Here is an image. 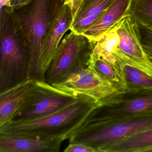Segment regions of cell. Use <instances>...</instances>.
<instances>
[{
	"label": "cell",
	"instance_id": "obj_1",
	"mask_svg": "<svg viewBox=\"0 0 152 152\" xmlns=\"http://www.w3.org/2000/svg\"><path fill=\"white\" fill-rule=\"evenodd\" d=\"M99 102L86 97L64 108L42 117L12 121L0 127V134H23L69 139Z\"/></svg>",
	"mask_w": 152,
	"mask_h": 152
},
{
	"label": "cell",
	"instance_id": "obj_2",
	"mask_svg": "<svg viewBox=\"0 0 152 152\" xmlns=\"http://www.w3.org/2000/svg\"><path fill=\"white\" fill-rule=\"evenodd\" d=\"M0 92L30 80L27 40L12 13L0 17Z\"/></svg>",
	"mask_w": 152,
	"mask_h": 152
},
{
	"label": "cell",
	"instance_id": "obj_3",
	"mask_svg": "<svg viewBox=\"0 0 152 152\" xmlns=\"http://www.w3.org/2000/svg\"><path fill=\"white\" fill-rule=\"evenodd\" d=\"M64 0H33L13 14L27 40L30 53V79L46 81L42 59L43 42Z\"/></svg>",
	"mask_w": 152,
	"mask_h": 152
},
{
	"label": "cell",
	"instance_id": "obj_4",
	"mask_svg": "<svg viewBox=\"0 0 152 152\" xmlns=\"http://www.w3.org/2000/svg\"><path fill=\"white\" fill-rule=\"evenodd\" d=\"M152 127V114L138 115L114 120L92 121L85 119L69 138V143H80L96 152L106 150L134 134Z\"/></svg>",
	"mask_w": 152,
	"mask_h": 152
},
{
	"label": "cell",
	"instance_id": "obj_5",
	"mask_svg": "<svg viewBox=\"0 0 152 152\" xmlns=\"http://www.w3.org/2000/svg\"><path fill=\"white\" fill-rule=\"evenodd\" d=\"M94 45L83 34H66L46 72V82L52 85L88 67Z\"/></svg>",
	"mask_w": 152,
	"mask_h": 152
},
{
	"label": "cell",
	"instance_id": "obj_6",
	"mask_svg": "<svg viewBox=\"0 0 152 152\" xmlns=\"http://www.w3.org/2000/svg\"><path fill=\"white\" fill-rule=\"evenodd\" d=\"M145 114H152V90H124L99 102L86 119L108 121Z\"/></svg>",
	"mask_w": 152,
	"mask_h": 152
},
{
	"label": "cell",
	"instance_id": "obj_7",
	"mask_svg": "<svg viewBox=\"0 0 152 152\" xmlns=\"http://www.w3.org/2000/svg\"><path fill=\"white\" fill-rule=\"evenodd\" d=\"M52 85L75 96L98 102L124 91L121 85L107 80L88 66Z\"/></svg>",
	"mask_w": 152,
	"mask_h": 152
},
{
	"label": "cell",
	"instance_id": "obj_8",
	"mask_svg": "<svg viewBox=\"0 0 152 152\" xmlns=\"http://www.w3.org/2000/svg\"><path fill=\"white\" fill-rule=\"evenodd\" d=\"M79 97L62 91L46 81H36L31 98L12 121L31 120L48 115L64 108Z\"/></svg>",
	"mask_w": 152,
	"mask_h": 152
},
{
	"label": "cell",
	"instance_id": "obj_9",
	"mask_svg": "<svg viewBox=\"0 0 152 152\" xmlns=\"http://www.w3.org/2000/svg\"><path fill=\"white\" fill-rule=\"evenodd\" d=\"M120 43L114 55L117 62L129 64L152 76V62L143 50L137 24L130 16L118 23Z\"/></svg>",
	"mask_w": 152,
	"mask_h": 152
},
{
	"label": "cell",
	"instance_id": "obj_10",
	"mask_svg": "<svg viewBox=\"0 0 152 152\" xmlns=\"http://www.w3.org/2000/svg\"><path fill=\"white\" fill-rule=\"evenodd\" d=\"M63 141L42 136L0 134V152H58Z\"/></svg>",
	"mask_w": 152,
	"mask_h": 152
},
{
	"label": "cell",
	"instance_id": "obj_11",
	"mask_svg": "<svg viewBox=\"0 0 152 152\" xmlns=\"http://www.w3.org/2000/svg\"><path fill=\"white\" fill-rule=\"evenodd\" d=\"M73 20L71 8L63 3L58 10L43 42L42 59L47 72L65 33L70 29Z\"/></svg>",
	"mask_w": 152,
	"mask_h": 152
},
{
	"label": "cell",
	"instance_id": "obj_12",
	"mask_svg": "<svg viewBox=\"0 0 152 152\" xmlns=\"http://www.w3.org/2000/svg\"><path fill=\"white\" fill-rule=\"evenodd\" d=\"M36 81L30 80L0 92V127L12 121L31 98Z\"/></svg>",
	"mask_w": 152,
	"mask_h": 152
},
{
	"label": "cell",
	"instance_id": "obj_13",
	"mask_svg": "<svg viewBox=\"0 0 152 152\" xmlns=\"http://www.w3.org/2000/svg\"><path fill=\"white\" fill-rule=\"evenodd\" d=\"M132 0H114L101 16L83 34L95 44L103 35L126 17Z\"/></svg>",
	"mask_w": 152,
	"mask_h": 152
},
{
	"label": "cell",
	"instance_id": "obj_14",
	"mask_svg": "<svg viewBox=\"0 0 152 152\" xmlns=\"http://www.w3.org/2000/svg\"><path fill=\"white\" fill-rule=\"evenodd\" d=\"M114 0H83L73 17L69 30L82 34L101 16Z\"/></svg>",
	"mask_w": 152,
	"mask_h": 152
},
{
	"label": "cell",
	"instance_id": "obj_15",
	"mask_svg": "<svg viewBox=\"0 0 152 152\" xmlns=\"http://www.w3.org/2000/svg\"><path fill=\"white\" fill-rule=\"evenodd\" d=\"M118 63L124 90H152V76L129 64Z\"/></svg>",
	"mask_w": 152,
	"mask_h": 152
},
{
	"label": "cell",
	"instance_id": "obj_16",
	"mask_svg": "<svg viewBox=\"0 0 152 152\" xmlns=\"http://www.w3.org/2000/svg\"><path fill=\"white\" fill-rule=\"evenodd\" d=\"M119 23L102 36L95 43L92 50L93 55L116 67L119 66L118 63L114 54L121 40L117 32Z\"/></svg>",
	"mask_w": 152,
	"mask_h": 152
},
{
	"label": "cell",
	"instance_id": "obj_17",
	"mask_svg": "<svg viewBox=\"0 0 152 152\" xmlns=\"http://www.w3.org/2000/svg\"><path fill=\"white\" fill-rule=\"evenodd\" d=\"M152 147V127L108 148L105 152H145Z\"/></svg>",
	"mask_w": 152,
	"mask_h": 152
},
{
	"label": "cell",
	"instance_id": "obj_18",
	"mask_svg": "<svg viewBox=\"0 0 152 152\" xmlns=\"http://www.w3.org/2000/svg\"><path fill=\"white\" fill-rule=\"evenodd\" d=\"M128 14L137 23L152 29V0H132Z\"/></svg>",
	"mask_w": 152,
	"mask_h": 152
},
{
	"label": "cell",
	"instance_id": "obj_19",
	"mask_svg": "<svg viewBox=\"0 0 152 152\" xmlns=\"http://www.w3.org/2000/svg\"><path fill=\"white\" fill-rule=\"evenodd\" d=\"M88 66L107 80L121 86L119 66L112 65L103 59L97 57L92 53Z\"/></svg>",
	"mask_w": 152,
	"mask_h": 152
},
{
	"label": "cell",
	"instance_id": "obj_20",
	"mask_svg": "<svg viewBox=\"0 0 152 152\" xmlns=\"http://www.w3.org/2000/svg\"><path fill=\"white\" fill-rule=\"evenodd\" d=\"M137 24L143 50L149 58H152V29L139 24Z\"/></svg>",
	"mask_w": 152,
	"mask_h": 152
},
{
	"label": "cell",
	"instance_id": "obj_21",
	"mask_svg": "<svg viewBox=\"0 0 152 152\" xmlns=\"http://www.w3.org/2000/svg\"><path fill=\"white\" fill-rule=\"evenodd\" d=\"M64 151L65 152H96L93 148L80 143H70Z\"/></svg>",
	"mask_w": 152,
	"mask_h": 152
},
{
	"label": "cell",
	"instance_id": "obj_22",
	"mask_svg": "<svg viewBox=\"0 0 152 152\" xmlns=\"http://www.w3.org/2000/svg\"><path fill=\"white\" fill-rule=\"evenodd\" d=\"M33 0H12L10 7L5 9V13H12L15 10L22 8L31 3Z\"/></svg>",
	"mask_w": 152,
	"mask_h": 152
},
{
	"label": "cell",
	"instance_id": "obj_23",
	"mask_svg": "<svg viewBox=\"0 0 152 152\" xmlns=\"http://www.w3.org/2000/svg\"><path fill=\"white\" fill-rule=\"evenodd\" d=\"M83 0H64V4L68 5L72 10L73 17L77 12Z\"/></svg>",
	"mask_w": 152,
	"mask_h": 152
},
{
	"label": "cell",
	"instance_id": "obj_24",
	"mask_svg": "<svg viewBox=\"0 0 152 152\" xmlns=\"http://www.w3.org/2000/svg\"><path fill=\"white\" fill-rule=\"evenodd\" d=\"M12 0H0V17L5 14V9L9 8Z\"/></svg>",
	"mask_w": 152,
	"mask_h": 152
},
{
	"label": "cell",
	"instance_id": "obj_25",
	"mask_svg": "<svg viewBox=\"0 0 152 152\" xmlns=\"http://www.w3.org/2000/svg\"><path fill=\"white\" fill-rule=\"evenodd\" d=\"M149 59H150V60H151V62H152V58H149Z\"/></svg>",
	"mask_w": 152,
	"mask_h": 152
}]
</instances>
